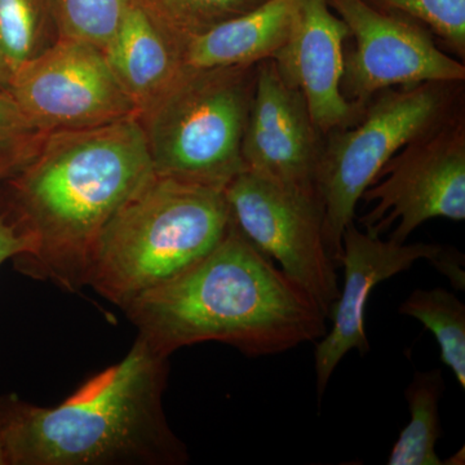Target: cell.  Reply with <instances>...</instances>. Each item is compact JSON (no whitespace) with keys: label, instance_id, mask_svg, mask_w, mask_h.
I'll list each match as a JSON object with an SVG mask.
<instances>
[{"label":"cell","instance_id":"603a6c76","mask_svg":"<svg viewBox=\"0 0 465 465\" xmlns=\"http://www.w3.org/2000/svg\"><path fill=\"white\" fill-rule=\"evenodd\" d=\"M29 249V240L0 213V266L8 260L25 255Z\"/></svg>","mask_w":465,"mask_h":465},{"label":"cell","instance_id":"7a4b0ae2","mask_svg":"<svg viewBox=\"0 0 465 465\" xmlns=\"http://www.w3.org/2000/svg\"><path fill=\"white\" fill-rule=\"evenodd\" d=\"M139 338L163 356L219 341L244 356H275L327 332L322 309L231 223L188 271L124 308Z\"/></svg>","mask_w":465,"mask_h":465},{"label":"cell","instance_id":"5b68a950","mask_svg":"<svg viewBox=\"0 0 465 465\" xmlns=\"http://www.w3.org/2000/svg\"><path fill=\"white\" fill-rule=\"evenodd\" d=\"M255 65L188 69L139 115L157 176L224 191L244 170Z\"/></svg>","mask_w":465,"mask_h":465},{"label":"cell","instance_id":"3957f363","mask_svg":"<svg viewBox=\"0 0 465 465\" xmlns=\"http://www.w3.org/2000/svg\"><path fill=\"white\" fill-rule=\"evenodd\" d=\"M168 357L137 338L60 405L0 399L3 465H180L189 455L162 405Z\"/></svg>","mask_w":465,"mask_h":465},{"label":"cell","instance_id":"ffe728a7","mask_svg":"<svg viewBox=\"0 0 465 465\" xmlns=\"http://www.w3.org/2000/svg\"><path fill=\"white\" fill-rule=\"evenodd\" d=\"M130 0H54L57 38L73 39L105 51Z\"/></svg>","mask_w":465,"mask_h":465},{"label":"cell","instance_id":"277c9868","mask_svg":"<svg viewBox=\"0 0 465 465\" xmlns=\"http://www.w3.org/2000/svg\"><path fill=\"white\" fill-rule=\"evenodd\" d=\"M231 223L224 191L154 174L101 232L85 286L124 309L197 264Z\"/></svg>","mask_w":465,"mask_h":465},{"label":"cell","instance_id":"9c48e42d","mask_svg":"<svg viewBox=\"0 0 465 465\" xmlns=\"http://www.w3.org/2000/svg\"><path fill=\"white\" fill-rule=\"evenodd\" d=\"M8 94L43 134L82 130L137 115L104 51L57 38L12 73Z\"/></svg>","mask_w":465,"mask_h":465},{"label":"cell","instance_id":"2e32d148","mask_svg":"<svg viewBox=\"0 0 465 465\" xmlns=\"http://www.w3.org/2000/svg\"><path fill=\"white\" fill-rule=\"evenodd\" d=\"M445 391L442 370L416 371L406 388L409 424L391 449L388 465H442L436 445L442 437L440 401Z\"/></svg>","mask_w":465,"mask_h":465},{"label":"cell","instance_id":"d4e9b609","mask_svg":"<svg viewBox=\"0 0 465 465\" xmlns=\"http://www.w3.org/2000/svg\"><path fill=\"white\" fill-rule=\"evenodd\" d=\"M0 465H3L2 455H0Z\"/></svg>","mask_w":465,"mask_h":465},{"label":"cell","instance_id":"9a60e30c","mask_svg":"<svg viewBox=\"0 0 465 465\" xmlns=\"http://www.w3.org/2000/svg\"><path fill=\"white\" fill-rule=\"evenodd\" d=\"M295 0H265L193 39L183 48L188 69L255 65L273 58L289 36Z\"/></svg>","mask_w":465,"mask_h":465},{"label":"cell","instance_id":"8fae6325","mask_svg":"<svg viewBox=\"0 0 465 465\" xmlns=\"http://www.w3.org/2000/svg\"><path fill=\"white\" fill-rule=\"evenodd\" d=\"M419 260H428L451 281L455 289L464 290V256L452 247L382 241L370 232L358 231L354 223L345 229L339 259V266L344 268V283L330 311L331 329L318 341L314 351L320 402L342 358L351 351H358L362 356L369 353L365 320L372 290L394 275L409 271Z\"/></svg>","mask_w":465,"mask_h":465},{"label":"cell","instance_id":"d6986e66","mask_svg":"<svg viewBox=\"0 0 465 465\" xmlns=\"http://www.w3.org/2000/svg\"><path fill=\"white\" fill-rule=\"evenodd\" d=\"M56 39L54 0H0V52L12 69Z\"/></svg>","mask_w":465,"mask_h":465},{"label":"cell","instance_id":"cb8c5ba5","mask_svg":"<svg viewBox=\"0 0 465 465\" xmlns=\"http://www.w3.org/2000/svg\"><path fill=\"white\" fill-rule=\"evenodd\" d=\"M12 73H14V69H12L11 65L8 64V61L5 60V56L2 54V52H0V90H8Z\"/></svg>","mask_w":465,"mask_h":465},{"label":"cell","instance_id":"7402d4cb","mask_svg":"<svg viewBox=\"0 0 465 465\" xmlns=\"http://www.w3.org/2000/svg\"><path fill=\"white\" fill-rule=\"evenodd\" d=\"M45 136L21 112L8 91L0 90V183L32 161Z\"/></svg>","mask_w":465,"mask_h":465},{"label":"cell","instance_id":"7c38bea8","mask_svg":"<svg viewBox=\"0 0 465 465\" xmlns=\"http://www.w3.org/2000/svg\"><path fill=\"white\" fill-rule=\"evenodd\" d=\"M322 137L302 92L283 81L272 58L259 63L242 142L244 170L317 197Z\"/></svg>","mask_w":465,"mask_h":465},{"label":"cell","instance_id":"52a82bcc","mask_svg":"<svg viewBox=\"0 0 465 465\" xmlns=\"http://www.w3.org/2000/svg\"><path fill=\"white\" fill-rule=\"evenodd\" d=\"M361 201L375 203L358 219L381 237L394 223L391 241L406 243L424 223L443 217L465 220V118L458 108L433 130L393 155Z\"/></svg>","mask_w":465,"mask_h":465},{"label":"cell","instance_id":"30bf717a","mask_svg":"<svg viewBox=\"0 0 465 465\" xmlns=\"http://www.w3.org/2000/svg\"><path fill=\"white\" fill-rule=\"evenodd\" d=\"M344 21L353 47L345 50L341 92L365 108L376 94L424 82L465 81L464 63L440 50L432 34L411 18L367 0H327Z\"/></svg>","mask_w":465,"mask_h":465},{"label":"cell","instance_id":"4fadbf2b","mask_svg":"<svg viewBox=\"0 0 465 465\" xmlns=\"http://www.w3.org/2000/svg\"><path fill=\"white\" fill-rule=\"evenodd\" d=\"M349 29L327 0H295L292 25L272 60L291 87L307 101L320 134L356 124L363 109L341 92Z\"/></svg>","mask_w":465,"mask_h":465},{"label":"cell","instance_id":"44dd1931","mask_svg":"<svg viewBox=\"0 0 465 465\" xmlns=\"http://www.w3.org/2000/svg\"><path fill=\"white\" fill-rule=\"evenodd\" d=\"M382 11L411 18L445 45L455 58H465V0H367Z\"/></svg>","mask_w":465,"mask_h":465},{"label":"cell","instance_id":"6da1fadb","mask_svg":"<svg viewBox=\"0 0 465 465\" xmlns=\"http://www.w3.org/2000/svg\"><path fill=\"white\" fill-rule=\"evenodd\" d=\"M139 116L47 134L32 161L5 185L0 210L29 240L21 273L69 291L85 286L101 232L154 176Z\"/></svg>","mask_w":465,"mask_h":465},{"label":"cell","instance_id":"5bb4252c","mask_svg":"<svg viewBox=\"0 0 465 465\" xmlns=\"http://www.w3.org/2000/svg\"><path fill=\"white\" fill-rule=\"evenodd\" d=\"M104 54L137 116L161 100L186 69L180 45L131 2Z\"/></svg>","mask_w":465,"mask_h":465},{"label":"cell","instance_id":"ba28073f","mask_svg":"<svg viewBox=\"0 0 465 465\" xmlns=\"http://www.w3.org/2000/svg\"><path fill=\"white\" fill-rule=\"evenodd\" d=\"M232 225L312 296L327 318L339 298L335 262L323 237L322 208L304 194L243 170L224 189Z\"/></svg>","mask_w":465,"mask_h":465},{"label":"cell","instance_id":"ac0fdd59","mask_svg":"<svg viewBox=\"0 0 465 465\" xmlns=\"http://www.w3.org/2000/svg\"><path fill=\"white\" fill-rule=\"evenodd\" d=\"M183 50L208 30L265 0H130Z\"/></svg>","mask_w":465,"mask_h":465},{"label":"cell","instance_id":"8992f818","mask_svg":"<svg viewBox=\"0 0 465 465\" xmlns=\"http://www.w3.org/2000/svg\"><path fill=\"white\" fill-rule=\"evenodd\" d=\"M464 82H424L376 94L356 124L322 137L316 192L327 251L339 268L341 238L358 202L381 168L407 143L433 130L459 108Z\"/></svg>","mask_w":465,"mask_h":465},{"label":"cell","instance_id":"e0dca14e","mask_svg":"<svg viewBox=\"0 0 465 465\" xmlns=\"http://www.w3.org/2000/svg\"><path fill=\"white\" fill-rule=\"evenodd\" d=\"M399 313L415 318L436 338L440 361L465 390V305L445 289L412 291L400 305Z\"/></svg>","mask_w":465,"mask_h":465}]
</instances>
